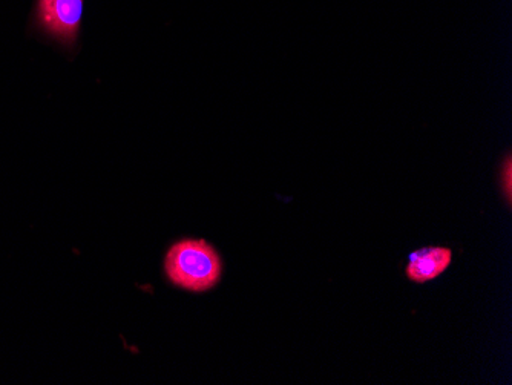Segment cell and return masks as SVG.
Instances as JSON below:
<instances>
[{
  "instance_id": "obj_1",
  "label": "cell",
  "mask_w": 512,
  "mask_h": 385,
  "mask_svg": "<svg viewBox=\"0 0 512 385\" xmlns=\"http://www.w3.org/2000/svg\"><path fill=\"white\" fill-rule=\"evenodd\" d=\"M169 283L188 292L204 293L223 277V260L214 244L203 238H183L169 247L165 257Z\"/></svg>"
},
{
  "instance_id": "obj_2",
  "label": "cell",
  "mask_w": 512,
  "mask_h": 385,
  "mask_svg": "<svg viewBox=\"0 0 512 385\" xmlns=\"http://www.w3.org/2000/svg\"><path fill=\"white\" fill-rule=\"evenodd\" d=\"M83 0H39V19L51 36L74 43L80 30Z\"/></svg>"
},
{
  "instance_id": "obj_4",
  "label": "cell",
  "mask_w": 512,
  "mask_h": 385,
  "mask_svg": "<svg viewBox=\"0 0 512 385\" xmlns=\"http://www.w3.org/2000/svg\"><path fill=\"white\" fill-rule=\"evenodd\" d=\"M500 178H502V191L505 192L506 201H508V205H511V198H512L511 157L506 158L505 163H503L502 172H500Z\"/></svg>"
},
{
  "instance_id": "obj_3",
  "label": "cell",
  "mask_w": 512,
  "mask_h": 385,
  "mask_svg": "<svg viewBox=\"0 0 512 385\" xmlns=\"http://www.w3.org/2000/svg\"><path fill=\"white\" fill-rule=\"evenodd\" d=\"M451 263H453V251L450 247H422L408 257L405 275L413 283L425 284L444 274Z\"/></svg>"
}]
</instances>
